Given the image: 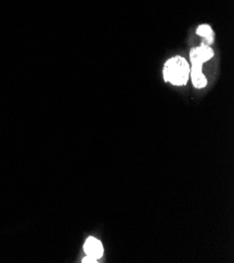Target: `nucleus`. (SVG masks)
I'll return each mask as SVG.
<instances>
[{
  "mask_svg": "<svg viewBox=\"0 0 234 263\" xmlns=\"http://www.w3.org/2000/svg\"><path fill=\"white\" fill-rule=\"evenodd\" d=\"M164 80L175 86L187 84L190 76V67L187 60L177 56L167 61L163 70Z\"/></svg>",
  "mask_w": 234,
  "mask_h": 263,
  "instance_id": "f257e3e1",
  "label": "nucleus"
},
{
  "mask_svg": "<svg viewBox=\"0 0 234 263\" xmlns=\"http://www.w3.org/2000/svg\"><path fill=\"white\" fill-rule=\"evenodd\" d=\"M214 53L212 51V48L209 45H202L195 48H192L190 52V60L192 65H202L210 60L213 57Z\"/></svg>",
  "mask_w": 234,
  "mask_h": 263,
  "instance_id": "f03ea898",
  "label": "nucleus"
},
{
  "mask_svg": "<svg viewBox=\"0 0 234 263\" xmlns=\"http://www.w3.org/2000/svg\"><path fill=\"white\" fill-rule=\"evenodd\" d=\"M84 251L87 256H91L95 259H100L103 256L104 249L101 241L94 237H89L84 244Z\"/></svg>",
  "mask_w": 234,
  "mask_h": 263,
  "instance_id": "7ed1b4c3",
  "label": "nucleus"
},
{
  "mask_svg": "<svg viewBox=\"0 0 234 263\" xmlns=\"http://www.w3.org/2000/svg\"><path fill=\"white\" fill-rule=\"evenodd\" d=\"M192 80V84L195 88H203L207 85V79L202 72L200 65H192L190 68V76Z\"/></svg>",
  "mask_w": 234,
  "mask_h": 263,
  "instance_id": "20e7f679",
  "label": "nucleus"
},
{
  "mask_svg": "<svg viewBox=\"0 0 234 263\" xmlns=\"http://www.w3.org/2000/svg\"><path fill=\"white\" fill-rule=\"evenodd\" d=\"M196 34L206 40V45H209L210 43L213 42V38H214L213 29L207 24L199 25L196 29Z\"/></svg>",
  "mask_w": 234,
  "mask_h": 263,
  "instance_id": "39448f33",
  "label": "nucleus"
},
{
  "mask_svg": "<svg viewBox=\"0 0 234 263\" xmlns=\"http://www.w3.org/2000/svg\"><path fill=\"white\" fill-rule=\"evenodd\" d=\"M82 262H84V263H93L94 262V263H96L97 259H95V258H93L91 256H86L85 258H83Z\"/></svg>",
  "mask_w": 234,
  "mask_h": 263,
  "instance_id": "423d86ee",
  "label": "nucleus"
}]
</instances>
